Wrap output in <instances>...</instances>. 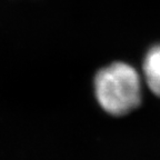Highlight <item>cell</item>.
Returning a JSON list of instances; mask_svg holds the SVG:
<instances>
[{
  "label": "cell",
  "instance_id": "1",
  "mask_svg": "<svg viewBox=\"0 0 160 160\" xmlns=\"http://www.w3.org/2000/svg\"><path fill=\"white\" fill-rule=\"evenodd\" d=\"M95 93L100 107L111 116H125L141 102V79L133 67L113 62L95 77Z\"/></svg>",
  "mask_w": 160,
  "mask_h": 160
},
{
  "label": "cell",
  "instance_id": "2",
  "mask_svg": "<svg viewBox=\"0 0 160 160\" xmlns=\"http://www.w3.org/2000/svg\"><path fill=\"white\" fill-rule=\"evenodd\" d=\"M142 68L147 86L156 96L160 97V45L148 51Z\"/></svg>",
  "mask_w": 160,
  "mask_h": 160
}]
</instances>
